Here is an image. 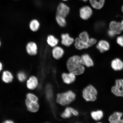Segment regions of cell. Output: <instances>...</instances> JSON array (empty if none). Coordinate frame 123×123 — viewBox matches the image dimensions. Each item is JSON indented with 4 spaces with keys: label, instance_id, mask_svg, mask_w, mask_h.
<instances>
[{
    "label": "cell",
    "instance_id": "cell-10",
    "mask_svg": "<svg viewBox=\"0 0 123 123\" xmlns=\"http://www.w3.org/2000/svg\"><path fill=\"white\" fill-rule=\"evenodd\" d=\"M81 63L84 67H90L93 66V60L88 54H84L81 55Z\"/></svg>",
    "mask_w": 123,
    "mask_h": 123
},
{
    "label": "cell",
    "instance_id": "cell-23",
    "mask_svg": "<svg viewBox=\"0 0 123 123\" xmlns=\"http://www.w3.org/2000/svg\"><path fill=\"white\" fill-rule=\"evenodd\" d=\"M92 7L96 9H100L103 7L105 0H89Z\"/></svg>",
    "mask_w": 123,
    "mask_h": 123
},
{
    "label": "cell",
    "instance_id": "cell-11",
    "mask_svg": "<svg viewBox=\"0 0 123 123\" xmlns=\"http://www.w3.org/2000/svg\"><path fill=\"white\" fill-rule=\"evenodd\" d=\"M25 103L27 110L29 111L32 112H37L39 109V105L37 102H34L26 99Z\"/></svg>",
    "mask_w": 123,
    "mask_h": 123
},
{
    "label": "cell",
    "instance_id": "cell-38",
    "mask_svg": "<svg viewBox=\"0 0 123 123\" xmlns=\"http://www.w3.org/2000/svg\"><path fill=\"white\" fill-rule=\"evenodd\" d=\"M121 10L123 13V6H122V8H121Z\"/></svg>",
    "mask_w": 123,
    "mask_h": 123
},
{
    "label": "cell",
    "instance_id": "cell-8",
    "mask_svg": "<svg viewBox=\"0 0 123 123\" xmlns=\"http://www.w3.org/2000/svg\"><path fill=\"white\" fill-rule=\"evenodd\" d=\"M61 44L66 47H70L74 42L75 39L68 33L62 34L61 35Z\"/></svg>",
    "mask_w": 123,
    "mask_h": 123
},
{
    "label": "cell",
    "instance_id": "cell-40",
    "mask_svg": "<svg viewBox=\"0 0 123 123\" xmlns=\"http://www.w3.org/2000/svg\"><path fill=\"white\" fill-rule=\"evenodd\" d=\"M62 0L64 1H66L68 0Z\"/></svg>",
    "mask_w": 123,
    "mask_h": 123
},
{
    "label": "cell",
    "instance_id": "cell-35",
    "mask_svg": "<svg viewBox=\"0 0 123 123\" xmlns=\"http://www.w3.org/2000/svg\"><path fill=\"white\" fill-rule=\"evenodd\" d=\"M117 123H123V118H122Z\"/></svg>",
    "mask_w": 123,
    "mask_h": 123
},
{
    "label": "cell",
    "instance_id": "cell-33",
    "mask_svg": "<svg viewBox=\"0 0 123 123\" xmlns=\"http://www.w3.org/2000/svg\"><path fill=\"white\" fill-rule=\"evenodd\" d=\"M3 123H14V122L11 120H7L4 121V122H3Z\"/></svg>",
    "mask_w": 123,
    "mask_h": 123
},
{
    "label": "cell",
    "instance_id": "cell-25",
    "mask_svg": "<svg viewBox=\"0 0 123 123\" xmlns=\"http://www.w3.org/2000/svg\"><path fill=\"white\" fill-rule=\"evenodd\" d=\"M66 18L60 15H56V20L57 23L60 27H66L67 24Z\"/></svg>",
    "mask_w": 123,
    "mask_h": 123
},
{
    "label": "cell",
    "instance_id": "cell-2",
    "mask_svg": "<svg viewBox=\"0 0 123 123\" xmlns=\"http://www.w3.org/2000/svg\"><path fill=\"white\" fill-rule=\"evenodd\" d=\"M76 95L71 91L58 94L57 96V102L62 105H68L74 100Z\"/></svg>",
    "mask_w": 123,
    "mask_h": 123
},
{
    "label": "cell",
    "instance_id": "cell-22",
    "mask_svg": "<svg viewBox=\"0 0 123 123\" xmlns=\"http://www.w3.org/2000/svg\"><path fill=\"white\" fill-rule=\"evenodd\" d=\"M29 26L30 29L31 31L36 32L39 30L40 24L38 20L34 19L30 21Z\"/></svg>",
    "mask_w": 123,
    "mask_h": 123
},
{
    "label": "cell",
    "instance_id": "cell-19",
    "mask_svg": "<svg viewBox=\"0 0 123 123\" xmlns=\"http://www.w3.org/2000/svg\"><path fill=\"white\" fill-rule=\"evenodd\" d=\"M109 28L110 30L115 31L117 34H119L122 31L121 22L113 21L109 25Z\"/></svg>",
    "mask_w": 123,
    "mask_h": 123
},
{
    "label": "cell",
    "instance_id": "cell-41",
    "mask_svg": "<svg viewBox=\"0 0 123 123\" xmlns=\"http://www.w3.org/2000/svg\"><path fill=\"white\" fill-rule=\"evenodd\" d=\"M102 123L101 122H98V123Z\"/></svg>",
    "mask_w": 123,
    "mask_h": 123
},
{
    "label": "cell",
    "instance_id": "cell-17",
    "mask_svg": "<svg viewBox=\"0 0 123 123\" xmlns=\"http://www.w3.org/2000/svg\"><path fill=\"white\" fill-rule=\"evenodd\" d=\"M123 113L122 112H115L111 115L109 118L110 123H117L122 118Z\"/></svg>",
    "mask_w": 123,
    "mask_h": 123
},
{
    "label": "cell",
    "instance_id": "cell-5",
    "mask_svg": "<svg viewBox=\"0 0 123 123\" xmlns=\"http://www.w3.org/2000/svg\"><path fill=\"white\" fill-rule=\"evenodd\" d=\"M92 14L93 11L92 9L88 6H84L80 9V16L84 20L89 19L92 16Z\"/></svg>",
    "mask_w": 123,
    "mask_h": 123
},
{
    "label": "cell",
    "instance_id": "cell-32",
    "mask_svg": "<svg viewBox=\"0 0 123 123\" xmlns=\"http://www.w3.org/2000/svg\"><path fill=\"white\" fill-rule=\"evenodd\" d=\"M97 42L96 39L93 38H90V41L88 43V45L89 47L94 45Z\"/></svg>",
    "mask_w": 123,
    "mask_h": 123
},
{
    "label": "cell",
    "instance_id": "cell-31",
    "mask_svg": "<svg viewBox=\"0 0 123 123\" xmlns=\"http://www.w3.org/2000/svg\"><path fill=\"white\" fill-rule=\"evenodd\" d=\"M108 34L109 36L111 37H113L115 36L117 34L115 31L110 29L108 32Z\"/></svg>",
    "mask_w": 123,
    "mask_h": 123
},
{
    "label": "cell",
    "instance_id": "cell-14",
    "mask_svg": "<svg viewBox=\"0 0 123 123\" xmlns=\"http://www.w3.org/2000/svg\"><path fill=\"white\" fill-rule=\"evenodd\" d=\"M38 85V79L35 76H31L27 81V87L30 90H34L36 88Z\"/></svg>",
    "mask_w": 123,
    "mask_h": 123
},
{
    "label": "cell",
    "instance_id": "cell-39",
    "mask_svg": "<svg viewBox=\"0 0 123 123\" xmlns=\"http://www.w3.org/2000/svg\"><path fill=\"white\" fill-rule=\"evenodd\" d=\"M1 45V42L0 40V47Z\"/></svg>",
    "mask_w": 123,
    "mask_h": 123
},
{
    "label": "cell",
    "instance_id": "cell-28",
    "mask_svg": "<svg viewBox=\"0 0 123 123\" xmlns=\"http://www.w3.org/2000/svg\"><path fill=\"white\" fill-rule=\"evenodd\" d=\"M27 99L30 101L37 102L38 98L35 95L31 93H28L26 96Z\"/></svg>",
    "mask_w": 123,
    "mask_h": 123
},
{
    "label": "cell",
    "instance_id": "cell-4",
    "mask_svg": "<svg viewBox=\"0 0 123 123\" xmlns=\"http://www.w3.org/2000/svg\"><path fill=\"white\" fill-rule=\"evenodd\" d=\"M111 92L115 96L123 97V79L116 80L115 84L111 88Z\"/></svg>",
    "mask_w": 123,
    "mask_h": 123
},
{
    "label": "cell",
    "instance_id": "cell-27",
    "mask_svg": "<svg viewBox=\"0 0 123 123\" xmlns=\"http://www.w3.org/2000/svg\"><path fill=\"white\" fill-rule=\"evenodd\" d=\"M17 77L18 80L20 81L23 82L26 79L27 75L24 72H20L18 74Z\"/></svg>",
    "mask_w": 123,
    "mask_h": 123
},
{
    "label": "cell",
    "instance_id": "cell-6",
    "mask_svg": "<svg viewBox=\"0 0 123 123\" xmlns=\"http://www.w3.org/2000/svg\"><path fill=\"white\" fill-rule=\"evenodd\" d=\"M70 12V8L67 4L61 3L58 4L57 8L56 15L66 18Z\"/></svg>",
    "mask_w": 123,
    "mask_h": 123
},
{
    "label": "cell",
    "instance_id": "cell-3",
    "mask_svg": "<svg viewBox=\"0 0 123 123\" xmlns=\"http://www.w3.org/2000/svg\"><path fill=\"white\" fill-rule=\"evenodd\" d=\"M82 94L83 97L86 101H94L97 99L98 92L93 86L90 85L84 89Z\"/></svg>",
    "mask_w": 123,
    "mask_h": 123
},
{
    "label": "cell",
    "instance_id": "cell-13",
    "mask_svg": "<svg viewBox=\"0 0 123 123\" xmlns=\"http://www.w3.org/2000/svg\"><path fill=\"white\" fill-rule=\"evenodd\" d=\"M96 48L101 53H103L109 50L110 44L108 41L104 40H101L97 44Z\"/></svg>",
    "mask_w": 123,
    "mask_h": 123
},
{
    "label": "cell",
    "instance_id": "cell-26",
    "mask_svg": "<svg viewBox=\"0 0 123 123\" xmlns=\"http://www.w3.org/2000/svg\"><path fill=\"white\" fill-rule=\"evenodd\" d=\"M78 37L81 41L86 43L88 45V43L90 41V38L89 37L88 34L87 32L84 31L81 32L80 34Z\"/></svg>",
    "mask_w": 123,
    "mask_h": 123
},
{
    "label": "cell",
    "instance_id": "cell-9",
    "mask_svg": "<svg viewBox=\"0 0 123 123\" xmlns=\"http://www.w3.org/2000/svg\"><path fill=\"white\" fill-rule=\"evenodd\" d=\"M64 51L62 47L57 46L53 48L52 50V54L53 57L55 60L61 59L63 56Z\"/></svg>",
    "mask_w": 123,
    "mask_h": 123
},
{
    "label": "cell",
    "instance_id": "cell-15",
    "mask_svg": "<svg viewBox=\"0 0 123 123\" xmlns=\"http://www.w3.org/2000/svg\"><path fill=\"white\" fill-rule=\"evenodd\" d=\"M74 44L75 48L78 50H83L89 47L87 43L81 41L79 37H77L75 39Z\"/></svg>",
    "mask_w": 123,
    "mask_h": 123
},
{
    "label": "cell",
    "instance_id": "cell-34",
    "mask_svg": "<svg viewBox=\"0 0 123 123\" xmlns=\"http://www.w3.org/2000/svg\"><path fill=\"white\" fill-rule=\"evenodd\" d=\"M3 67V66L2 63L0 61V72L2 70Z\"/></svg>",
    "mask_w": 123,
    "mask_h": 123
},
{
    "label": "cell",
    "instance_id": "cell-24",
    "mask_svg": "<svg viewBox=\"0 0 123 123\" xmlns=\"http://www.w3.org/2000/svg\"><path fill=\"white\" fill-rule=\"evenodd\" d=\"M91 115L92 119L94 120L99 121L103 117L104 113L102 111L98 110L92 111Z\"/></svg>",
    "mask_w": 123,
    "mask_h": 123
},
{
    "label": "cell",
    "instance_id": "cell-12",
    "mask_svg": "<svg viewBox=\"0 0 123 123\" xmlns=\"http://www.w3.org/2000/svg\"><path fill=\"white\" fill-rule=\"evenodd\" d=\"M76 76L74 74L69 72L68 73H63L62 75V77L64 83L66 84H70L75 81Z\"/></svg>",
    "mask_w": 123,
    "mask_h": 123
},
{
    "label": "cell",
    "instance_id": "cell-16",
    "mask_svg": "<svg viewBox=\"0 0 123 123\" xmlns=\"http://www.w3.org/2000/svg\"><path fill=\"white\" fill-rule=\"evenodd\" d=\"M111 67L114 70H121L123 69V62L121 59L116 58L113 60L111 62Z\"/></svg>",
    "mask_w": 123,
    "mask_h": 123
},
{
    "label": "cell",
    "instance_id": "cell-18",
    "mask_svg": "<svg viewBox=\"0 0 123 123\" xmlns=\"http://www.w3.org/2000/svg\"><path fill=\"white\" fill-rule=\"evenodd\" d=\"M72 114L75 116H78L79 113L77 111L71 107H67L64 111L62 114V117L64 118L70 117Z\"/></svg>",
    "mask_w": 123,
    "mask_h": 123
},
{
    "label": "cell",
    "instance_id": "cell-21",
    "mask_svg": "<svg viewBox=\"0 0 123 123\" xmlns=\"http://www.w3.org/2000/svg\"><path fill=\"white\" fill-rule=\"evenodd\" d=\"M13 75L11 72L8 70L4 71L3 72L2 79L4 82L6 83L11 82L13 80Z\"/></svg>",
    "mask_w": 123,
    "mask_h": 123
},
{
    "label": "cell",
    "instance_id": "cell-37",
    "mask_svg": "<svg viewBox=\"0 0 123 123\" xmlns=\"http://www.w3.org/2000/svg\"><path fill=\"white\" fill-rule=\"evenodd\" d=\"M80 0L82 1H84V2H86V1H88V0Z\"/></svg>",
    "mask_w": 123,
    "mask_h": 123
},
{
    "label": "cell",
    "instance_id": "cell-36",
    "mask_svg": "<svg viewBox=\"0 0 123 123\" xmlns=\"http://www.w3.org/2000/svg\"><path fill=\"white\" fill-rule=\"evenodd\" d=\"M121 27H122V31H123V19L122 20L121 22Z\"/></svg>",
    "mask_w": 123,
    "mask_h": 123
},
{
    "label": "cell",
    "instance_id": "cell-1",
    "mask_svg": "<svg viewBox=\"0 0 123 123\" xmlns=\"http://www.w3.org/2000/svg\"><path fill=\"white\" fill-rule=\"evenodd\" d=\"M66 66L69 72L77 76L82 74L85 71V68L81 63V56L74 55L68 60Z\"/></svg>",
    "mask_w": 123,
    "mask_h": 123
},
{
    "label": "cell",
    "instance_id": "cell-20",
    "mask_svg": "<svg viewBox=\"0 0 123 123\" xmlns=\"http://www.w3.org/2000/svg\"><path fill=\"white\" fill-rule=\"evenodd\" d=\"M46 41L48 44L52 48L57 46L59 43V40L58 38L52 35H48L46 39Z\"/></svg>",
    "mask_w": 123,
    "mask_h": 123
},
{
    "label": "cell",
    "instance_id": "cell-29",
    "mask_svg": "<svg viewBox=\"0 0 123 123\" xmlns=\"http://www.w3.org/2000/svg\"><path fill=\"white\" fill-rule=\"evenodd\" d=\"M46 94L48 98L50 99L52 97L53 95V91L51 86H48L46 88Z\"/></svg>",
    "mask_w": 123,
    "mask_h": 123
},
{
    "label": "cell",
    "instance_id": "cell-7",
    "mask_svg": "<svg viewBox=\"0 0 123 123\" xmlns=\"http://www.w3.org/2000/svg\"><path fill=\"white\" fill-rule=\"evenodd\" d=\"M26 50L28 54L30 56H34L37 54L38 48L37 44L33 41H30L27 44Z\"/></svg>",
    "mask_w": 123,
    "mask_h": 123
},
{
    "label": "cell",
    "instance_id": "cell-30",
    "mask_svg": "<svg viewBox=\"0 0 123 123\" xmlns=\"http://www.w3.org/2000/svg\"><path fill=\"white\" fill-rule=\"evenodd\" d=\"M116 41L119 45L123 47V35L118 37L117 38Z\"/></svg>",
    "mask_w": 123,
    "mask_h": 123
}]
</instances>
